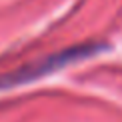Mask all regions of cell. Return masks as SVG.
<instances>
[{
  "mask_svg": "<svg viewBox=\"0 0 122 122\" xmlns=\"http://www.w3.org/2000/svg\"><path fill=\"white\" fill-rule=\"evenodd\" d=\"M104 44H82V46H74V48H68V50H62V52H56L48 58H42L38 62H32L24 68H18L16 72H12L10 76L2 80V84H8V86H14V84H20V82H30V80H36L40 76L48 74V72H54V70L62 68V66L70 64V62H76L80 58H86V56H92L98 50H102Z\"/></svg>",
  "mask_w": 122,
  "mask_h": 122,
  "instance_id": "obj_1",
  "label": "cell"
}]
</instances>
